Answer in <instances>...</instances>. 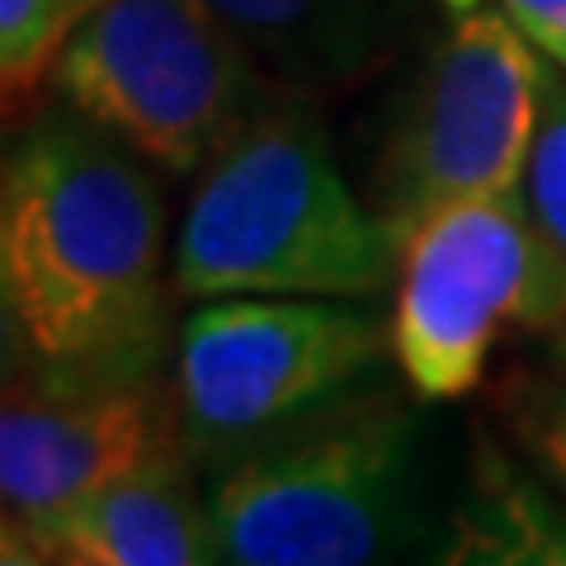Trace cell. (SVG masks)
Instances as JSON below:
<instances>
[{"mask_svg":"<svg viewBox=\"0 0 566 566\" xmlns=\"http://www.w3.org/2000/svg\"><path fill=\"white\" fill-rule=\"evenodd\" d=\"M0 297L39 382H123L166 349V208L95 123H39L0 180Z\"/></svg>","mask_w":566,"mask_h":566,"instance_id":"1","label":"cell"},{"mask_svg":"<svg viewBox=\"0 0 566 566\" xmlns=\"http://www.w3.org/2000/svg\"><path fill=\"white\" fill-rule=\"evenodd\" d=\"M401 251L349 189L322 123L270 99L212 156L175 237L185 297H374Z\"/></svg>","mask_w":566,"mask_h":566,"instance_id":"2","label":"cell"},{"mask_svg":"<svg viewBox=\"0 0 566 566\" xmlns=\"http://www.w3.org/2000/svg\"><path fill=\"white\" fill-rule=\"evenodd\" d=\"M222 562L368 566L444 543L424 510L420 430L397 401H326L251 439L208 491Z\"/></svg>","mask_w":566,"mask_h":566,"instance_id":"3","label":"cell"},{"mask_svg":"<svg viewBox=\"0 0 566 566\" xmlns=\"http://www.w3.org/2000/svg\"><path fill=\"white\" fill-rule=\"evenodd\" d=\"M52 85L76 118L170 175L208 166L279 95L203 0H95Z\"/></svg>","mask_w":566,"mask_h":566,"instance_id":"4","label":"cell"},{"mask_svg":"<svg viewBox=\"0 0 566 566\" xmlns=\"http://www.w3.org/2000/svg\"><path fill=\"white\" fill-rule=\"evenodd\" d=\"M392 354L430 401L468 397L510 322L566 316V264L520 189L430 208L397 251Z\"/></svg>","mask_w":566,"mask_h":566,"instance_id":"5","label":"cell"},{"mask_svg":"<svg viewBox=\"0 0 566 566\" xmlns=\"http://www.w3.org/2000/svg\"><path fill=\"white\" fill-rule=\"evenodd\" d=\"M444 29L387 156L397 245L430 208L524 185L543 109V52L501 0H439Z\"/></svg>","mask_w":566,"mask_h":566,"instance_id":"6","label":"cell"},{"mask_svg":"<svg viewBox=\"0 0 566 566\" xmlns=\"http://www.w3.org/2000/svg\"><path fill=\"white\" fill-rule=\"evenodd\" d=\"M382 354L349 297L232 293L180 326L175 387L193 449H241L340 397Z\"/></svg>","mask_w":566,"mask_h":566,"instance_id":"7","label":"cell"},{"mask_svg":"<svg viewBox=\"0 0 566 566\" xmlns=\"http://www.w3.org/2000/svg\"><path fill=\"white\" fill-rule=\"evenodd\" d=\"M180 387L156 374L123 382H24L0 411L6 520H43L81 495L185 458Z\"/></svg>","mask_w":566,"mask_h":566,"instance_id":"8","label":"cell"},{"mask_svg":"<svg viewBox=\"0 0 566 566\" xmlns=\"http://www.w3.org/2000/svg\"><path fill=\"white\" fill-rule=\"evenodd\" d=\"M6 562L57 566H203L222 562L212 510L185 458L81 495L43 520H6Z\"/></svg>","mask_w":566,"mask_h":566,"instance_id":"9","label":"cell"},{"mask_svg":"<svg viewBox=\"0 0 566 566\" xmlns=\"http://www.w3.org/2000/svg\"><path fill=\"white\" fill-rule=\"evenodd\" d=\"M283 95H331L401 52L439 0H203Z\"/></svg>","mask_w":566,"mask_h":566,"instance_id":"10","label":"cell"},{"mask_svg":"<svg viewBox=\"0 0 566 566\" xmlns=\"http://www.w3.org/2000/svg\"><path fill=\"white\" fill-rule=\"evenodd\" d=\"M444 562L566 566V520L528 486L501 482L453 510Z\"/></svg>","mask_w":566,"mask_h":566,"instance_id":"11","label":"cell"},{"mask_svg":"<svg viewBox=\"0 0 566 566\" xmlns=\"http://www.w3.org/2000/svg\"><path fill=\"white\" fill-rule=\"evenodd\" d=\"M76 24V0H0V71L10 99L29 95L57 66V52Z\"/></svg>","mask_w":566,"mask_h":566,"instance_id":"12","label":"cell"},{"mask_svg":"<svg viewBox=\"0 0 566 566\" xmlns=\"http://www.w3.org/2000/svg\"><path fill=\"white\" fill-rule=\"evenodd\" d=\"M524 185L538 227L566 264V66L557 62H543V109Z\"/></svg>","mask_w":566,"mask_h":566,"instance_id":"13","label":"cell"},{"mask_svg":"<svg viewBox=\"0 0 566 566\" xmlns=\"http://www.w3.org/2000/svg\"><path fill=\"white\" fill-rule=\"evenodd\" d=\"M524 439L534 444V453L543 458V468L553 472V482L566 491V378L553 382L547 392L534 401V411L524 420Z\"/></svg>","mask_w":566,"mask_h":566,"instance_id":"14","label":"cell"},{"mask_svg":"<svg viewBox=\"0 0 566 566\" xmlns=\"http://www.w3.org/2000/svg\"><path fill=\"white\" fill-rule=\"evenodd\" d=\"M501 6L547 62L566 66V0H501Z\"/></svg>","mask_w":566,"mask_h":566,"instance_id":"15","label":"cell"},{"mask_svg":"<svg viewBox=\"0 0 566 566\" xmlns=\"http://www.w3.org/2000/svg\"><path fill=\"white\" fill-rule=\"evenodd\" d=\"M76 10H81V20H85V14L95 10V0H76Z\"/></svg>","mask_w":566,"mask_h":566,"instance_id":"16","label":"cell"}]
</instances>
